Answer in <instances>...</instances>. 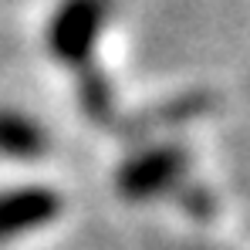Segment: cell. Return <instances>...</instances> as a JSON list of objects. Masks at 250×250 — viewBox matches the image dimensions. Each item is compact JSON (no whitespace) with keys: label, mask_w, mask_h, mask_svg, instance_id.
<instances>
[{"label":"cell","mask_w":250,"mask_h":250,"mask_svg":"<svg viewBox=\"0 0 250 250\" xmlns=\"http://www.w3.org/2000/svg\"><path fill=\"white\" fill-rule=\"evenodd\" d=\"M44 152H47L44 125L21 108H0V159H38Z\"/></svg>","instance_id":"cell-4"},{"label":"cell","mask_w":250,"mask_h":250,"mask_svg":"<svg viewBox=\"0 0 250 250\" xmlns=\"http://www.w3.org/2000/svg\"><path fill=\"white\" fill-rule=\"evenodd\" d=\"M112 0H61L47 24V47L61 64H84L102 34Z\"/></svg>","instance_id":"cell-1"},{"label":"cell","mask_w":250,"mask_h":250,"mask_svg":"<svg viewBox=\"0 0 250 250\" xmlns=\"http://www.w3.org/2000/svg\"><path fill=\"white\" fill-rule=\"evenodd\" d=\"M183 172H186L183 152H179L176 146H156V149H149L146 156L125 163L122 176H119V186H122L125 196H132V200L159 196V193H166Z\"/></svg>","instance_id":"cell-3"},{"label":"cell","mask_w":250,"mask_h":250,"mask_svg":"<svg viewBox=\"0 0 250 250\" xmlns=\"http://www.w3.org/2000/svg\"><path fill=\"white\" fill-rule=\"evenodd\" d=\"M58 213H61V193L51 186L31 183L0 189V244L54 223Z\"/></svg>","instance_id":"cell-2"}]
</instances>
